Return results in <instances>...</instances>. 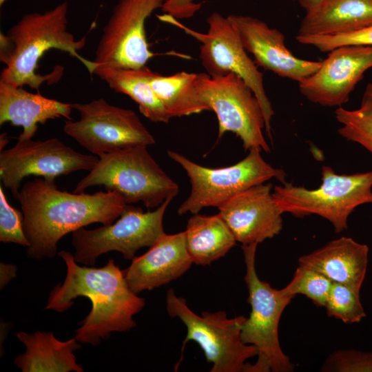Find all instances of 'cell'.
<instances>
[{
	"label": "cell",
	"mask_w": 372,
	"mask_h": 372,
	"mask_svg": "<svg viewBox=\"0 0 372 372\" xmlns=\"http://www.w3.org/2000/svg\"><path fill=\"white\" fill-rule=\"evenodd\" d=\"M17 200L30 244L27 255L35 260L54 257L57 243L68 233L94 223H113L127 205L114 191L70 193L43 178L24 183Z\"/></svg>",
	"instance_id": "obj_1"
},
{
	"label": "cell",
	"mask_w": 372,
	"mask_h": 372,
	"mask_svg": "<svg viewBox=\"0 0 372 372\" xmlns=\"http://www.w3.org/2000/svg\"><path fill=\"white\" fill-rule=\"evenodd\" d=\"M65 262L64 282L52 290L45 309L63 312L74 300L83 296L90 300V313L81 322L74 338L80 342L96 346L112 332H125L136 327L133 316L145 304L129 287L123 273L110 258L100 268L79 266L66 251L57 253Z\"/></svg>",
	"instance_id": "obj_2"
},
{
	"label": "cell",
	"mask_w": 372,
	"mask_h": 372,
	"mask_svg": "<svg viewBox=\"0 0 372 372\" xmlns=\"http://www.w3.org/2000/svg\"><path fill=\"white\" fill-rule=\"evenodd\" d=\"M68 3L62 2L44 12L24 14L17 23L0 34V61L6 65L0 81L14 87L28 85L39 91L41 85L57 83L63 68L56 65L47 74L38 73V63L45 52L57 49L69 53L87 68L90 61L80 56L86 37L76 40L68 31Z\"/></svg>",
	"instance_id": "obj_3"
},
{
	"label": "cell",
	"mask_w": 372,
	"mask_h": 372,
	"mask_svg": "<svg viewBox=\"0 0 372 372\" xmlns=\"http://www.w3.org/2000/svg\"><path fill=\"white\" fill-rule=\"evenodd\" d=\"M147 147L134 146L99 155L94 167L78 182L73 192L103 186L119 194L126 204L141 202L148 209L173 199L178 193V185L156 162Z\"/></svg>",
	"instance_id": "obj_4"
},
{
	"label": "cell",
	"mask_w": 372,
	"mask_h": 372,
	"mask_svg": "<svg viewBox=\"0 0 372 372\" xmlns=\"http://www.w3.org/2000/svg\"><path fill=\"white\" fill-rule=\"evenodd\" d=\"M257 245H242L251 312L242 324L240 336L244 343L254 345L258 351L256 362L248 363L246 372H291L294 364L281 348L278 326L284 310L294 297L259 278L255 265Z\"/></svg>",
	"instance_id": "obj_5"
},
{
	"label": "cell",
	"mask_w": 372,
	"mask_h": 372,
	"mask_svg": "<svg viewBox=\"0 0 372 372\" xmlns=\"http://www.w3.org/2000/svg\"><path fill=\"white\" fill-rule=\"evenodd\" d=\"M272 194L282 213L296 217L320 216L340 233L347 229L349 217L358 207L372 204V171L338 174L323 165L322 184L317 189L286 183L275 186Z\"/></svg>",
	"instance_id": "obj_6"
},
{
	"label": "cell",
	"mask_w": 372,
	"mask_h": 372,
	"mask_svg": "<svg viewBox=\"0 0 372 372\" xmlns=\"http://www.w3.org/2000/svg\"><path fill=\"white\" fill-rule=\"evenodd\" d=\"M249 151L245 158L233 165L209 168L181 154L167 150L168 156L183 168L191 184L190 194L179 206L178 215L197 214L207 207L218 208L239 192L272 178L282 184L287 183L285 171L267 163L261 156L260 149L251 148Z\"/></svg>",
	"instance_id": "obj_7"
},
{
	"label": "cell",
	"mask_w": 372,
	"mask_h": 372,
	"mask_svg": "<svg viewBox=\"0 0 372 372\" xmlns=\"http://www.w3.org/2000/svg\"><path fill=\"white\" fill-rule=\"evenodd\" d=\"M166 309L170 317L178 318L186 327L181 353L189 341H194L203 351L207 362L212 364L211 372H246V360L257 355L256 347L241 339L245 316L228 318L223 311H204L199 316L172 289L166 294Z\"/></svg>",
	"instance_id": "obj_8"
},
{
	"label": "cell",
	"mask_w": 372,
	"mask_h": 372,
	"mask_svg": "<svg viewBox=\"0 0 372 372\" xmlns=\"http://www.w3.org/2000/svg\"><path fill=\"white\" fill-rule=\"evenodd\" d=\"M157 17L160 21L183 30L200 43L199 58L210 77L216 78L234 73L245 80L260 104L265 118V130L271 139V121L274 112L265 92L263 74L248 56L227 17H225L218 12L211 13L207 19L208 30L206 33L191 29L167 14Z\"/></svg>",
	"instance_id": "obj_9"
},
{
	"label": "cell",
	"mask_w": 372,
	"mask_h": 372,
	"mask_svg": "<svg viewBox=\"0 0 372 372\" xmlns=\"http://www.w3.org/2000/svg\"><path fill=\"white\" fill-rule=\"evenodd\" d=\"M195 85L200 101L217 116L218 140L231 132L240 138L245 150L258 148L270 152L262 133L265 124L262 107L242 78L234 73L216 78L198 73Z\"/></svg>",
	"instance_id": "obj_10"
},
{
	"label": "cell",
	"mask_w": 372,
	"mask_h": 372,
	"mask_svg": "<svg viewBox=\"0 0 372 372\" xmlns=\"http://www.w3.org/2000/svg\"><path fill=\"white\" fill-rule=\"evenodd\" d=\"M172 199L166 200L154 211L144 212L127 204L116 222L94 229L81 227L72 233L76 262L94 267L97 258L111 251L132 260L141 248L150 247L163 234V217Z\"/></svg>",
	"instance_id": "obj_11"
},
{
	"label": "cell",
	"mask_w": 372,
	"mask_h": 372,
	"mask_svg": "<svg viewBox=\"0 0 372 372\" xmlns=\"http://www.w3.org/2000/svg\"><path fill=\"white\" fill-rule=\"evenodd\" d=\"M72 107L79 112V119L65 121L64 132L97 156L156 143L131 110L112 105L102 98L87 103H72Z\"/></svg>",
	"instance_id": "obj_12"
},
{
	"label": "cell",
	"mask_w": 372,
	"mask_h": 372,
	"mask_svg": "<svg viewBox=\"0 0 372 372\" xmlns=\"http://www.w3.org/2000/svg\"><path fill=\"white\" fill-rule=\"evenodd\" d=\"M98 161L99 156L79 152L56 138L18 141L0 150V178L17 200L22 181L29 176L54 181L76 171H91Z\"/></svg>",
	"instance_id": "obj_13"
},
{
	"label": "cell",
	"mask_w": 372,
	"mask_h": 372,
	"mask_svg": "<svg viewBox=\"0 0 372 372\" xmlns=\"http://www.w3.org/2000/svg\"><path fill=\"white\" fill-rule=\"evenodd\" d=\"M165 0H119L103 29L92 63L141 69L153 56L146 38L147 19Z\"/></svg>",
	"instance_id": "obj_14"
},
{
	"label": "cell",
	"mask_w": 372,
	"mask_h": 372,
	"mask_svg": "<svg viewBox=\"0 0 372 372\" xmlns=\"http://www.w3.org/2000/svg\"><path fill=\"white\" fill-rule=\"evenodd\" d=\"M372 68V45H349L329 52L318 70L298 83L300 92L311 103L340 107L364 74Z\"/></svg>",
	"instance_id": "obj_15"
},
{
	"label": "cell",
	"mask_w": 372,
	"mask_h": 372,
	"mask_svg": "<svg viewBox=\"0 0 372 372\" xmlns=\"http://www.w3.org/2000/svg\"><path fill=\"white\" fill-rule=\"evenodd\" d=\"M245 50L253 54L257 65L276 75L299 83L316 73L322 61L300 59L287 48L285 35L263 21L248 15L229 14Z\"/></svg>",
	"instance_id": "obj_16"
},
{
	"label": "cell",
	"mask_w": 372,
	"mask_h": 372,
	"mask_svg": "<svg viewBox=\"0 0 372 372\" xmlns=\"http://www.w3.org/2000/svg\"><path fill=\"white\" fill-rule=\"evenodd\" d=\"M271 183H261L236 194L218 214L242 245L262 242L280 234L283 214L273 198Z\"/></svg>",
	"instance_id": "obj_17"
},
{
	"label": "cell",
	"mask_w": 372,
	"mask_h": 372,
	"mask_svg": "<svg viewBox=\"0 0 372 372\" xmlns=\"http://www.w3.org/2000/svg\"><path fill=\"white\" fill-rule=\"evenodd\" d=\"M192 264L185 231L171 235L165 234L147 252L134 257L123 273L130 288L137 294L176 280Z\"/></svg>",
	"instance_id": "obj_18"
},
{
	"label": "cell",
	"mask_w": 372,
	"mask_h": 372,
	"mask_svg": "<svg viewBox=\"0 0 372 372\" xmlns=\"http://www.w3.org/2000/svg\"><path fill=\"white\" fill-rule=\"evenodd\" d=\"M72 103L49 99L39 93L29 92L0 81V125L10 122L23 127L18 141L32 139L39 124L64 117L71 120Z\"/></svg>",
	"instance_id": "obj_19"
},
{
	"label": "cell",
	"mask_w": 372,
	"mask_h": 372,
	"mask_svg": "<svg viewBox=\"0 0 372 372\" xmlns=\"http://www.w3.org/2000/svg\"><path fill=\"white\" fill-rule=\"evenodd\" d=\"M369 247L349 237H341L299 258V265L310 267L338 282L360 289L364 280Z\"/></svg>",
	"instance_id": "obj_20"
},
{
	"label": "cell",
	"mask_w": 372,
	"mask_h": 372,
	"mask_svg": "<svg viewBox=\"0 0 372 372\" xmlns=\"http://www.w3.org/2000/svg\"><path fill=\"white\" fill-rule=\"evenodd\" d=\"M372 25V0H322L307 10L299 35H331Z\"/></svg>",
	"instance_id": "obj_21"
},
{
	"label": "cell",
	"mask_w": 372,
	"mask_h": 372,
	"mask_svg": "<svg viewBox=\"0 0 372 372\" xmlns=\"http://www.w3.org/2000/svg\"><path fill=\"white\" fill-rule=\"evenodd\" d=\"M17 337L26 347L19 355L14 364L23 372H83L73 353L81 345L75 338L67 341L57 340L54 333L35 331L32 334L19 331Z\"/></svg>",
	"instance_id": "obj_22"
},
{
	"label": "cell",
	"mask_w": 372,
	"mask_h": 372,
	"mask_svg": "<svg viewBox=\"0 0 372 372\" xmlns=\"http://www.w3.org/2000/svg\"><path fill=\"white\" fill-rule=\"evenodd\" d=\"M145 67L141 69L117 68L95 65L91 61L88 70L115 92L125 94L133 99L138 105L140 112L149 121L167 123L172 116L149 83Z\"/></svg>",
	"instance_id": "obj_23"
},
{
	"label": "cell",
	"mask_w": 372,
	"mask_h": 372,
	"mask_svg": "<svg viewBox=\"0 0 372 372\" xmlns=\"http://www.w3.org/2000/svg\"><path fill=\"white\" fill-rule=\"evenodd\" d=\"M184 231L188 253L193 263L198 265H209L225 256L237 242L218 213L193 214Z\"/></svg>",
	"instance_id": "obj_24"
},
{
	"label": "cell",
	"mask_w": 372,
	"mask_h": 372,
	"mask_svg": "<svg viewBox=\"0 0 372 372\" xmlns=\"http://www.w3.org/2000/svg\"><path fill=\"white\" fill-rule=\"evenodd\" d=\"M145 72L154 92L172 118L209 110L197 94L195 85L197 73L179 72L163 76L152 72L147 66Z\"/></svg>",
	"instance_id": "obj_25"
},
{
	"label": "cell",
	"mask_w": 372,
	"mask_h": 372,
	"mask_svg": "<svg viewBox=\"0 0 372 372\" xmlns=\"http://www.w3.org/2000/svg\"><path fill=\"white\" fill-rule=\"evenodd\" d=\"M334 114L341 124L338 130L339 134L372 154V81L367 83L358 108L350 110L340 106Z\"/></svg>",
	"instance_id": "obj_26"
},
{
	"label": "cell",
	"mask_w": 372,
	"mask_h": 372,
	"mask_svg": "<svg viewBox=\"0 0 372 372\" xmlns=\"http://www.w3.org/2000/svg\"><path fill=\"white\" fill-rule=\"evenodd\" d=\"M360 289L349 285L333 282L324 307L329 316L344 323L360 322L366 313L360 297Z\"/></svg>",
	"instance_id": "obj_27"
},
{
	"label": "cell",
	"mask_w": 372,
	"mask_h": 372,
	"mask_svg": "<svg viewBox=\"0 0 372 372\" xmlns=\"http://www.w3.org/2000/svg\"><path fill=\"white\" fill-rule=\"evenodd\" d=\"M332 283L320 272L299 265L291 280L282 289L293 297L297 294H302L317 306L324 307Z\"/></svg>",
	"instance_id": "obj_28"
},
{
	"label": "cell",
	"mask_w": 372,
	"mask_h": 372,
	"mask_svg": "<svg viewBox=\"0 0 372 372\" xmlns=\"http://www.w3.org/2000/svg\"><path fill=\"white\" fill-rule=\"evenodd\" d=\"M298 43L315 47L322 52L349 45H372V25L358 30L331 35H299Z\"/></svg>",
	"instance_id": "obj_29"
},
{
	"label": "cell",
	"mask_w": 372,
	"mask_h": 372,
	"mask_svg": "<svg viewBox=\"0 0 372 372\" xmlns=\"http://www.w3.org/2000/svg\"><path fill=\"white\" fill-rule=\"evenodd\" d=\"M0 241L26 247L30 245L23 229V212L9 203L2 186L0 187Z\"/></svg>",
	"instance_id": "obj_30"
},
{
	"label": "cell",
	"mask_w": 372,
	"mask_h": 372,
	"mask_svg": "<svg viewBox=\"0 0 372 372\" xmlns=\"http://www.w3.org/2000/svg\"><path fill=\"white\" fill-rule=\"evenodd\" d=\"M322 371L372 372V352L355 349L338 350L329 355Z\"/></svg>",
	"instance_id": "obj_31"
},
{
	"label": "cell",
	"mask_w": 372,
	"mask_h": 372,
	"mask_svg": "<svg viewBox=\"0 0 372 372\" xmlns=\"http://www.w3.org/2000/svg\"><path fill=\"white\" fill-rule=\"evenodd\" d=\"M196 0H165L161 10L176 19L192 18L201 8Z\"/></svg>",
	"instance_id": "obj_32"
},
{
	"label": "cell",
	"mask_w": 372,
	"mask_h": 372,
	"mask_svg": "<svg viewBox=\"0 0 372 372\" xmlns=\"http://www.w3.org/2000/svg\"><path fill=\"white\" fill-rule=\"evenodd\" d=\"M17 267L14 265L1 262L0 265V287L3 288L12 279L15 278Z\"/></svg>",
	"instance_id": "obj_33"
},
{
	"label": "cell",
	"mask_w": 372,
	"mask_h": 372,
	"mask_svg": "<svg viewBox=\"0 0 372 372\" xmlns=\"http://www.w3.org/2000/svg\"><path fill=\"white\" fill-rule=\"evenodd\" d=\"M322 0H298L300 6L305 10V11L311 9L318 4H319Z\"/></svg>",
	"instance_id": "obj_34"
},
{
	"label": "cell",
	"mask_w": 372,
	"mask_h": 372,
	"mask_svg": "<svg viewBox=\"0 0 372 372\" xmlns=\"http://www.w3.org/2000/svg\"><path fill=\"white\" fill-rule=\"evenodd\" d=\"M1 145H0V150H2L3 149L4 147L6 145V144L8 143V138H7V136H6V133H3L2 134H1Z\"/></svg>",
	"instance_id": "obj_35"
},
{
	"label": "cell",
	"mask_w": 372,
	"mask_h": 372,
	"mask_svg": "<svg viewBox=\"0 0 372 372\" xmlns=\"http://www.w3.org/2000/svg\"><path fill=\"white\" fill-rule=\"evenodd\" d=\"M6 0H0V6H2Z\"/></svg>",
	"instance_id": "obj_36"
}]
</instances>
